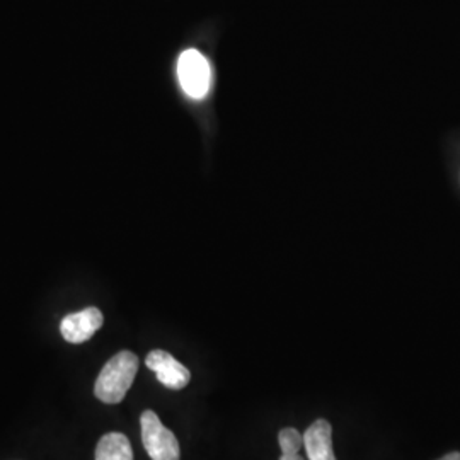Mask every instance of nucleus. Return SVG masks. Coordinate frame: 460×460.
<instances>
[{"instance_id":"obj_1","label":"nucleus","mask_w":460,"mask_h":460,"mask_svg":"<svg viewBox=\"0 0 460 460\" xmlns=\"http://www.w3.org/2000/svg\"><path fill=\"white\" fill-rule=\"evenodd\" d=\"M138 372V357L123 349L106 363L94 385V394L104 404H118L125 399Z\"/></svg>"},{"instance_id":"obj_2","label":"nucleus","mask_w":460,"mask_h":460,"mask_svg":"<svg viewBox=\"0 0 460 460\" xmlns=\"http://www.w3.org/2000/svg\"><path fill=\"white\" fill-rule=\"evenodd\" d=\"M142 442L152 460H180L181 448L176 435L163 425L159 416L154 411L142 412L140 416Z\"/></svg>"},{"instance_id":"obj_3","label":"nucleus","mask_w":460,"mask_h":460,"mask_svg":"<svg viewBox=\"0 0 460 460\" xmlns=\"http://www.w3.org/2000/svg\"><path fill=\"white\" fill-rule=\"evenodd\" d=\"M178 75L184 93L193 99L207 96L210 87V66L197 49H186L178 62Z\"/></svg>"},{"instance_id":"obj_4","label":"nucleus","mask_w":460,"mask_h":460,"mask_svg":"<svg viewBox=\"0 0 460 460\" xmlns=\"http://www.w3.org/2000/svg\"><path fill=\"white\" fill-rule=\"evenodd\" d=\"M146 365L157 376V380L171 391H181L191 380L190 370L164 349L150 351Z\"/></svg>"},{"instance_id":"obj_5","label":"nucleus","mask_w":460,"mask_h":460,"mask_svg":"<svg viewBox=\"0 0 460 460\" xmlns=\"http://www.w3.org/2000/svg\"><path fill=\"white\" fill-rule=\"evenodd\" d=\"M102 314L98 307H87L81 313L68 314L60 324V332L64 340L74 345H81L84 341L91 340L99 328L102 326Z\"/></svg>"},{"instance_id":"obj_6","label":"nucleus","mask_w":460,"mask_h":460,"mask_svg":"<svg viewBox=\"0 0 460 460\" xmlns=\"http://www.w3.org/2000/svg\"><path fill=\"white\" fill-rule=\"evenodd\" d=\"M304 448L309 460H336L332 450V428L328 420H315L304 433Z\"/></svg>"},{"instance_id":"obj_7","label":"nucleus","mask_w":460,"mask_h":460,"mask_svg":"<svg viewBox=\"0 0 460 460\" xmlns=\"http://www.w3.org/2000/svg\"><path fill=\"white\" fill-rule=\"evenodd\" d=\"M96 460H133L130 440L123 433H106L96 447Z\"/></svg>"},{"instance_id":"obj_8","label":"nucleus","mask_w":460,"mask_h":460,"mask_svg":"<svg viewBox=\"0 0 460 460\" xmlns=\"http://www.w3.org/2000/svg\"><path fill=\"white\" fill-rule=\"evenodd\" d=\"M279 444L281 454L294 456V454H298L304 447V435L296 428H283L279 431Z\"/></svg>"},{"instance_id":"obj_9","label":"nucleus","mask_w":460,"mask_h":460,"mask_svg":"<svg viewBox=\"0 0 460 460\" xmlns=\"http://www.w3.org/2000/svg\"><path fill=\"white\" fill-rule=\"evenodd\" d=\"M440 460H460V452H452V454H447L445 457Z\"/></svg>"},{"instance_id":"obj_10","label":"nucleus","mask_w":460,"mask_h":460,"mask_svg":"<svg viewBox=\"0 0 460 460\" xmlns=\"http://www.w3.org/2000/svg\"><path fill=\"white\" fill-rule=\"evenodd\" d=\"M279 460H304L298 454H294V456H287V454H281V457Z\"/></svg>"}]
</instances>
